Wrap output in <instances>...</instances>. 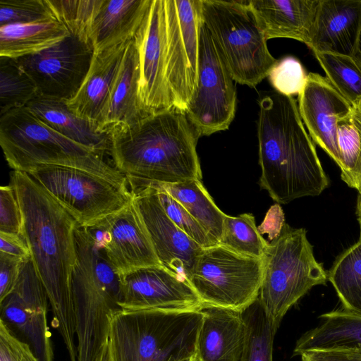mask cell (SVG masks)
Returning <instances> with one entry per match:
<instances>
[{
	"label": "cell",
	"instance_id": "cell-10",
	"mask_svg": "<svg viewBox=\"0 0 361 361\" xmlns=\"http://www.w3.org/2000/svg\"><path fill=\"white\" fill-rule=\"evenodd\" d=\"M166 73L173 108L185 112L198 77L201 0H164Z\"/></svg>",
	"mask_w": 361,
	"mask_h": 361
},
{
	"label": "cell",
	"instance_id": "cell-43",
	"mask_svg": "<svg viewBox=\"0 0 361 361\" xmlns=\"http://www.w3.org/2000/svg\"><path fill=\"white\" fill-rule=\"evenodd\" d=\"M0 252L23 259L31 257L30 250L24 235L0 232Z\"/></svg>",
	"mask_w": 361,
	"mask_h": 361
},
{
	"label": "cell",
	"instance_id": "cell-39",
	"mask_svg": "<svg viewBox=\"0 0 361 361\" xmlns=\"http://www.w3.org/2000/svg\"><path fill=\"white\" fill-rule=\"evenodd\" d=\"M0 232L23 235L22 212L11 184L0 188Z\"/></svg>",
	"mask_w": 361,
	"mask_h": 361
},
{
	"label": "cell",
	"instance_id": "cell-16",
	"mask_svg": "<svg viewBox=\"0 0 361 361\" xmlns=\"http://www.w3.org/2000/svg\"><path fill=\"white\" fill-rule=\"evenodd\" d=\"M48 302L31 257L25 259L13 290L0 302L1 319L25 336L40 361H54Z\"/></svg>",
	"mask_w": 361,
	"mask_h": 361
},
{
	"label": "cell",
	"instance_id": "cell-33",
	"mask_svg": "<svg viewBox=\"0 0 361 361\" xmlns=\"http://www.w3.org/2000/svg\"><path fill=\"white\" fill-rule=\"evenodd\" d=\"M38 96L30 78L13 59L0 57V114L25 107Z\"/></svg>",
	"mask_w": 361,
	"mask_h": 361
},
{
	"label": "cell",
	"instance_id": "cell-40",
	"mask_svg": "<svg viewBox=\"0 0 361 361\" xmlns=\"http://www.w3.org/2000/svg\"><path fill=\"white\" fill-rule=\"evenodd\" d=\"M0 361H40L31 346L18 338L2 319H0Z\"/></svg>",
	"mask_w": 361,
	"mask_h": 361
},
{
	"label": "cell",
	"instance_id": "cell-8",
	"mask_svg": "<svg viewBox=\"0 0 361 361\" xmlns=\"http://www.w3.org/2000/svg\"><path fill=\"white\" fill-rule=\"evenodd\" d=\"M262 274V258L216 244L202 248L187 281L204 306L242 312L259 298Z\"/></svg>",
	"mask_w": 361,
	"mask_h": 361
},
{
	"label": "cell",
	"instance_id": "cell-35",
	"mask_svg": "<svg viewBox=\"0 0 361 361\" xmlns=\"http://www.w3.org/2000/svg\"><path fill=\"white\" fill-rule=\"evenodd\" d=\"M326 78L352 104L361 102V69L353 57L313 52Z\"/></svg>",
	"mask_w": 361,
	"mask_h": 361
},
{
	"label": "cell",
	"instance_id": "cell-41",
	"mask_svg": "<svg viewBox=\"0 0 361 361\" xmlns=\"http://www.w3.org/2000/svg\"><path fill=\"white\" fill-rule=\"evenodd\" d=\"M25 260L0 252V302L13 290Z\"/></svg>",
	"mask_w": 361,
	"mask_h": 361
},
{
	"label": "cell",
	"instance_id": "cell-25",
	"mask_svg": "<svg viewBox=\"0 0 361 361\" xmlns=\"http://www.w3.org/2000/svg\"><path fill=\"white\" fill-rule=\"evenodd\" d=\"M49 128L66 137L104 156L109 153L110 140L91 121L82 118L68 107L66 101L37 96L25 106Z\"/></svg>",
	"mask_w": 361,
	"mask_h": 361
},
{
	"label": "cell",
	"instance_id": "cell-6",
	"mask_svg": "<svg viewBox=\"0 0 361 361\" xmlns=\"http://www.w3.org/2000/svg\"><path fill=\"white\" fill-rule=\"evenodd\" d=\"M262 306L276 332L288 310L312 287L326 285L327 272L318 262L303 228L285 224L262 257Z\"/></svg>",
	"mask_w": 361,
	"mask_h": 361
},
{
	"label": "cell",
	"instance_id": "cell-4",
	"mask_svg": "<svg viewBox=\"0 0 361 361\" xmlns=\"http://www.w3.org/2000/svg\"><path fill=\"white\" fill-rule=\"evenodd\" d=\"M0 145L13 171L26 172L41 165L75 168L130 190L126 175L104 156L56 132L26 107L0 116Z\"/></svg>",
	"mask_w": 361,
	"mask_h": 361
},
{
	"label": "cell",
	"instance_id": "cell-1",
	"mask_svg": "<svg viewBox=\"0 0 361 361\" xmlns=\"http://www.w3.org/2000/svg\"><path fill=\"white\" fill-rule=\"evenodd\" d=\"M21 209L23 235L47 295L52 326L60 334L70 361H77L72 274L77 261L75 218L27 173L11 176Z\"/></svg>",
	"mask_w": 361,
	"mask_h": 361
},
{
	"label": "cell",
	"instance_id": "cell-32",
	"mask_svg": "<svg viewBox=\"0 0 361 361\" xmlns=\"http://www.w3.org/2000/svg\"><path fill=\"white\" fill-rule=\"evenodd\" d=\"M269 243L259 231L252 214L244 213L238 216L226 214L219 244L242 255L262 258Z\"/></svg>",
	"mask_w": 361,
	"mask_h": 361
},
{
	"label": "cell",
	"instance_id": "cell-21",
	"mask_svg": "<svg viewBox=\"0 0 361 361\" xmlns=\"http://www.w3.org/2000/svg\"><path fill=\"white\" fill-rule=\"evenodd\" d=\"M139 79L138 54L133 39L127 44L111 91L96 123L99 133L109 135L114 129L147 115L139 98Z\"/></svg>",
	"mask_w": 361,
	"mask_h": 361
},
{
	"label": "cell",
	"instance_id": "cell-15",
	"mask_svg": "<svg viewBox=\"0 0 361 361\" xmlns=\"http://www.w3.org/2000/svg\"><path fill=\"white\" fill-rule=\"evenodd\" d=\"M88 228L96 236L118 276L142 267L161 265L134 202Z\"/></svg>",
	"mask_w": 361,
	"mask_h": 361
},
{
	"label": "cell",
	"instance_id": "cell-9",
	"mask_svg": "<svg viewBox=\"0 0 361 361\" xmlns=\"http://www.w3.org/2000/svg\"><path fill=\"white\" fill-rule=\"evenodd\" d=\"M61 204L80 226L88 227L119 211L131 200L130 190L71 167L41 165L26 171Z\"/></svg>",
	"mask_w": 361,
	"mask_h": 361
},
{
	"label": "cell",
	"instance_id": "cell-46",
	"mask_svg": "<svg viewBox=\"0 0 361 361\" xmlns=\"http://www.w3.org/2000/svg\"><path fill=\"white\" fill-rule=\"evenodd\" d=\"M353 59H355V62L361 69V32L359 38L357 47L353 56Z\"/></svg>",
	"mask_w": 361,
	"mask_h": 361
},
{
	"label": "cell",
	"instance_id": "cell-11",
	"mask_svg": "<svg viewBox=\"0 0 361 361\" xmlns=\"http://www.w3.org/2000/svg\"><path fill=\"white\" fill-rule=\"evenodd\" d=\"M235 108L233 79L202 20L197 85L185 114L201 136L209 135L228 128Z\"/></svg>",
	"mask_w": 361,
	"mask_h": 361
},
{
	"label": "cell",
	"instance_id": "cell-19",
	"mask_svg": "<svg viewBox=\"0 0 361 361\" xmlns=\"http://www.w3.org/2000/svg\"><path fill=\"white\" fill-rule=\"evenodd\" d=\"M361 32V0H320L307 47L353 57Z\"/></svg>",
	"mask_w": 361,
	"mask_h": 361
},
{
	"label": "cell",
	"instance_id": "cell-31",
	"mask_svg": "<svg viewBox=\"0 0 361 361\" xmlns=\"http://www.w3.org/2000/svg\"><path fill=\"white\" fill-rule=\"evenodd\" d=\"M246 340L241 361H273L276 331L272 328L258 298L243 310Z\"/></svg>",
	"mask_w": 361,
	"mask_h": 361
},
{
	"label": "cell",
	"instance_id": "cell-18",
	"mask_svg": "<svg viewBox=\"0 0 361 361\" xmlns=\"http://www.w3.org/2000/svg\"><path fill=\"white\" fill-rule=\"evenodd\" d=\"M298 101L300 116L312 141L340 167L337 123L353 105L326 77L315 73H308Z\"/></svg>",
	"mask_w": 361,
	"mask_h": 361
},
{
	"label": "cell",
	"instance_id": "cell-23",
	"mask_svg": "<svg viewBox=\"0 0 361 361\" xmlns=\"http://www.w3.org/2000/svg\"><path fill=\"white\" fill-rule=\"evenodd\" d=\"M128 42L94 53L90 69L81 87L72 99L66 102L72 112L91 121L95 126Z\"/></svg>",
	"mask_w": 361,
	"mask_h": 361
},
{
	"label": "cell",
	"instance_id": "cell-12",
	"mask_svg": "<svg viewBox=\"0 0 361 361\" xmlns=\"http://www.w3.org/2000/svg\"><path fill=\"white\" fill-rule=\"evenodd\" d=\"M93 55L91 44L71 35L47 49L14 60L35 83L38 96L67 102L81 87Z\"/></svg>",
	"mask_w": 361,
	"mask_h": 361
},
{
	"label": "cell",
	"instance_id": "cell-37",
	"mask_svg": "<svg viewBox=\"0 0 361 361\" xmlns=\"http://www.w3.org/2000/svg\"><path fill=\"white\" fill-rule=\"evenodd\" d=\"M55 19L46 0H0V26Z\"/></svg>",
	"mask_w": 361,
	"mask_h": 361
},
{
	"label": "cell",
	"instance_id": "cell-7",
	"mask_svg": "<svg viewBox=\"0 0 361 361\" xmlns=\"http://www.w3.org/2000/svg\"><path fill=\"white\" fill-rule=\"evenodd\" d=\"M202 20L233 80L254 87L277 63L249 1L201 0Z\"/></svg>",
	"mask_w": 361,
	"mask_h": 361
},
{
	"label": "cell",
	"instance_id": "cell-29",
	"mask_svg": "<svg viewBox=\"0 0 361 361\" xmlns=\"http://www.w3.org/2000/svg\"><path fill=\"white\" fill-rule=\"evenodd\" d=\"M327 276L342 308L361 316V238L337 257Z\"/></svg>",
	"mask_w": 361,
	"mask_h": 361
},
{
	"label": "cell",
	"instance_id": "cell-34",
	"mask_svg": "<svg viewBox=\"0 0 361 361\" xmlns=\"http://www.w3.org/2000/svg\"><path fill=\"white\" fill-rule=\"evenodd\" d=\"M46 1L55 19L63 24L71 35L91 44L92 26L103 0Z\"/></svg>",
	"mask_w": 361,
	"mask_h": 361
},
{
	"label": "cell",
	"instance_id": "cell-30",
	"mask_svg": "<svg viewBox=\"0 0 361 361\" xmlns=\"http://www.w3.org/2000/svg\"><path fill=\"white\" fill-rule=\"evenodd\" d=\"M341 179L361 192V102L337 123Z\"/></svg>",
	"mask_w": 361,
	"mask_h": 361
},
{
	"label": "cell",
	"instance_id": "cell-20",
	"mask_svg": "<svg viewBox=\"0 0 361 361\" xmlns=\"http://www.w3.org/2000/svg\"><path fill=\"white\" fill-rule=\"evenodd\" d=\"M195 346L196 361H241L246 326L240 311L205 306Z\"/></svg>",
	"mask_w": 361,
	"mask_h": 361
},
{
	"label": "cell",
	"instance_id": "cell-28",
	"mask_svg": "<svg viewBox=\"0 0 361 361\" xmlns=\"http://www.w3.org/2000/svg\"><path fill=\"white\" fill-rule=\"evenodd\" d=\"M71 35L56 19L0 26V57L18 59L40 52Z\"/></svg>",
	"mask_w": 361,
	"mask_h": 361
},
{
	"label": "cell",
	"instance_id": "cell-2",
	"mask_svg": "<svg viewBox=\"0 0 361 361\" xmlns=\"http://www.w3.org/2000/svg\"><path fill=\"white\" fill-rule=\"evenodd\" d=\"M259 105L260 186L278 204L320 195L329 180L296 100L274 92L262 97Z\"/></svg>",
	"mask_w": 361,
	"mask_h": 361
},
{
	"label": "cell",
	"instance_id": "cell-22",
	"mask_svg": "<svg viewBox=\"0 0 361 361\" xmlns=\"http://www.w3.org/2000/svg\"><path fill=\"white\" fill-rule=\"evenodd\" d=\"M320 0H251L250 8L267 40L285 37L309 44Z\"/></svg>",
	"mask_w": 361,
	"mask_h": 361
},
{
	"label": "cell",
	"instance_id": "cell-5",
	"mask_svg": "<svg viewBox=\"0 0 361 361\" xmlns=\"http://www.w3.org/2000/svg\"><path fill=\"white\" fill-rule=\"evenodd\" d=\"M202 310H116L109 315L114 361H182L195 356Z\"/></svg>",
	"mask_w": 361,
	"mask_h": 361
},
{
	"label": "cell",
	"instance_id": "cell-13",
	"mask_svg": "<svg viewBox=\"0 0 361 361\" xmlns=\"http://www.w3.org/2000/svg\"><path fill=\"white\" fill-rule=\"evenodd\" d=\"M133 40L139 60V98L146 114L172 109L166 73L164 0H151Z\"/></svg>",
	"mask_w": 361,
	"mask_h": 361
},
{
	"label": "cell",
	"instance_id": "cell-27",
	"mask_svg": "<svg viewBox=\"0 0 361 361\" xmlns=\"http://www.w3.org/2000/svg\"><path fill=\"white\" fill-rule=\"evenodd\" d=\"M318 326L297 341L293 355L312 350H361V316L343 308L323 314Z\"/></svg>",
	"mask_w": 361,
	"mask_h": 361
},
{
	"label": "cell",
	"instance_id": "cell-14",
	"mask_svg": "<svg viewBox=\"0 0 361 361\" xmlns=\"http://www.w3.org/2000/svg\"><path fill=\"white\" fill-rule=\"evenodd\" d=\"M119 277L121 310L199 311L205 307L185 279L162 265L142 267Z\"/></svg>",
	"mask_w": 361,
	"mask_h": 361
},
{
	"label": "cell",
	"instance_id": "cell-47",
	"mask_svg": "<svg viewBox=\"0 0 361 361\" xmlns=\"http://www.w3.org/2000/svg\"><path fill=\"white\" fill-rule=\"evenodd\" d=\"M356 216L359 224L361 225V192L358 193L357 198Z\"/></svg>",
	"mask_w": 361,
	"mask_h": 361
},
{
	"label": "cell",
	"instance_id": "cell-36",
	"mask_svg": "<svg viewBox=\"0 0 361 361\" xmlns=\"http://www.w3.org/2000/svg\"><path fill=\"white\" fill-rule=\"evenodd\" d=\"M307 75L298 59L287 56L278 60L267 77L276 92L293 97L302 92L306 84Z\"/></svg>",
	"mask_w": 361,
	"mask_h": 361
},
{
	"label": "cell",
	"instance_id": "cell-3",
	"mask_svg": "<svg viewBox=\"0 0 361 361\" xmlns=\"http://www.w3.org/2000/svg\"><path fill=\"white\" fill-rule=\"evenodd\" d=\"M109 136L114 166L126 176L164 183L202 179L196 150L201 135L185 112L149 114Z\"/></svg>",
	"mask_w": 361,
	"mask_h": 361
},
{
	"label": "cell",
	"instance_id": "cell-38",
	"mask_svg": "<svg viewBox=\"0 0 361 361\" xmlns=\"http://www.w3.org/2000/svg\"><path fill=\"white\" fill-rule=\"evenodd\" d=\"M154 189L157 191L159 202L167 216L188 236L204 248L216 245L203 227L179 202L164 190Z\"/></svg>",
	"mask_w": 361,
	"mask_h": 361
},
{
	"label": "cell",
	"instance_id": "cell-48",
	"mask_svg": "<svg viewBox=\"0 0 361 361\" xmlns=\"http://www.w3.org/2000/svg\"><path fill=\"white\" fill-rule=\"evenodd\" d=\"M182 361H196L195 356H193L192 357H190L188 359L182 360Z\"/></svg>",
	"mask_w": 361,
	"mask_h": 361
},
{
	"label": "cell",
	"instance_id": "cell-17",
	"mask_svg": "<svg viewBox=\"0 0 361 361\" xmlns=\"http://www.w3.org/2000/svg\"><path fill=\"white\" fill-rule=\"evenodd\" d=\"M129 189L160 263L187 280L204 247L169 219L154 188L142 186Z\"/></svg>",
	"mask_w": 361,
	"mask_h": 361
},
{
	"label": "cell",
	"instance_id": "cell-42",
	"mask_svg": "<svg viewBox=\"0 0 361 361\" xmlns=\"http://www.w3.org/2000/svg\"><path fill=\"white\" fill-rule=\"evenodd\" d=\"M300 356L302 361H361V350H312L304 352Z\"/></svg>",
	"mask_w": 361,
	"mask_h": 361
},
{
	"label": "cell",
	"instance_id": "cell-26",
	"mask_svg": "<svg viewBox=\"0 0 361 361\" xmlns=\"http://www.w3.org/2000/svg\"><path fill=\"white\" fill-rule=\"evenodd\" d=\"M126 178L129 188L147 186L166 192L203 227L215 244L219 243L226 214L216 205L201 180L164 183L130 176Z\"/></svg>",
	"mask_w": 361,
	"mask_h": 361
},
{
	"label": "cell",
	"instance_id": "cell-44",
	"mask_svg": "<svg viewBox=\"0 0 361 361\" xmlns=\"http://www.w3.org/2000/svg\"><path fill=\"white\" fill-rule=\"evenodd\" d=\"M284 214L279 204L273 205L267 213L264 221L258 227L261 234L268 233L270 240H274L285 225Z\"/></svg>",
	"mask_w": 361,
	"mask_h": 361
},
{
	"label": "cell",
	"instance_id": "cell-24",
	"mask_svg": "<svg viewBox=\"0 0 361 361\" xmlns=\"http://www.w3.org/2000/svg\"><path fill=\"white\" fill-rule=\"evenodd\" d=\"M151 0H103L95 18L90 41L94 53L133 39Z\"/></svg>",
	"mask_w": 361,
	"mask_h": 361
},
{
	"label": "cell",
	"instance_id": "cell-45",
	"mask_svg": "<svg viewBox=\"0 0 361 361\" xmlns=\"http://www.w3.org/2000/svg\"><path fill=\"white\" fill-rule=\"evenodd\" d=\"M97 361H114L109 338L103 345Z\"/></svg>",
	"mask_w": 361,
	"mask_h": 361
}]
</instances>
